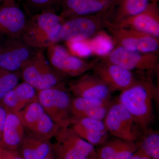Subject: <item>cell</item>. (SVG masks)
I'll use <instances>...</instances> for the list:
<instances>
[{
	"label": "cell",
	"mask_w": 159,
	"mask_h": 159,
	"mask_svg": "<svg viewBox=\"0 0 159 159\" xmlns=\"http://www.w3.org/2000/svg\"><path fill=\"white\" fill-rule=\"evenodd\" d=\"M157 93V88L152 81L138 79L119 95L118 101L132 115L143 134L148 131L153 122L152 102Z\"/></svg>",
	"instance_id": "1"
},
{
	"label": "cell",
	"mask_w": 159,
	"mask_h": 159,
	"mask_svg": "<svg viewBox=\"0 0 159 159\" xmlns=\"http://www.w3.org/2000/svg\"><path fill=\"white\" fill-rule=\"evenodd\" d=\"M64 21L53 10L33 15L27 20L21 38L34 48H47L60 40L61 31Z\"/></svg>",
	"instance_id": "2"
},
{
	"label": "cell",
	"mask_w": 159,
	"mask_h": 159,
	"mask_svg": "<svg viewBox=\"0 0 159 159\" xmlns=\"http://www.w3.org/2000/svg\"><path fill=\"white\" fill-rule=\"evenodd\" d=\"M24 82L37 91L65 85V77L55 70L45 56L43 49H39L20 71Z\"/></svg>",
	"instance_id": "3"
},
{
	"label": "cell",
	"mask_w": 159,
	"mask_h": 159,
	"mask_svg": "<svg viewBox=\"0 0 159 159\" xmlns=\"http://www.w3.org/2000/svg\"><path fill=\"white\" fill-rule=\"evenodd\" d=\"M113 8L97 14L65 20L61 27L60 40L66 42L88 39L93 37L106 28Z\"/></svg>",
	"instance_id": "4"
},
{
	"label": "cell",
	"mask_w": 159,
	"mask_h": 159,
	"mask_svg": "<svg viewBox=\"0 0 159 159\" xmlns=\"http://www.w3.org/2000/svg\"><path fill=\"white\" fill-rule=\"evenodd\" d=\"M37 98L45 112L61 128L70 125L73 99L65 85L37 91Z\"/></svg>",
	"instance_id": "5"
},
{
	"label": "cell",
	"mask_w": 159,
	"mask_h": 159,
	"mask_svg": "<svg viewBox=\"0 0 159 159\" xmlns=\"http://www.w3.org/2000/svg\"><path fill=\"white\" fill-rule=\"evenodd\" d=\"M54 137L52 151L56 159H97L94 146L69 126L60 129Z\"/></svg>",
	"instance_id": "6"
},
{
	"label": "cell",
	"mask_w": 159,
	"mask_h": 159,
	"mask_svg": "<svg viewBox=\"0 0 159 159\" xmlns=\"http://www.w3.org/2000/svg\"><path fill=\"white\" fill-rule=\"evenodd\" d=\"M116 45L126 50L142 53H158L159 38L130 28L118 27L110 20L106 28Z\"/></svg>",
	"instance_id": "7"
},
{
	"label": "cell",
	"mask_w": 159,
	"mask_h": 159,
	"mask_svg": "<svg viewBox=\"0 0 159 159\" xmlns=\"http://www.w3.org/2000/svg\"><path fill=\"white\" fill-rule=\"evenodd\" d=\"M103 122L109 133L118 139L136 142L141 138L142 131L134 117L118 100L112 102Z\"/></svg>",
	"instance_id": "8"
},
{
	"label": "cell",
	"mask_w": 159,
	"mask_h": 159,
	"mask_svg": "<svg viewBox=\"0 0 159 159\" xmlns=\"http://www.w3.org/2000/svg\"><path fill=\"white\" fill-rule=\"evenodd\" d=\"M47 58L55 70L64 77H76L92 70L97 60L88 61L74 56L57 43L47 48Z\"/></svg>",
	"instance_id": "9"
},
{
	"label": "cell",
	"mask_w": 159,
	"mask_h": 159,
	"mask_svg": "<svg viewBox=\"0 0 159 159\" xmlns=\"http://www.w3.org/2000/svg\"><path fill=\"white\" fill-rule=\"evenodd\" d=\"M101 58L131 71L159 70L157 53L134 52L116 45L108 54Z\"/></svg>",
	"instance_id": "10"
},
{
	"label": "cell",
	"mask_w": 159,
	"mask_h": 159,
	"mask_svg": "<svg viewBox=\"0 0 159 159\" xmlns=\"http://www.w3.org/2000/svg\"><path fill=\"white\" fill-rule=\"evenodd\" d=\"M39 50L28 45L21 37L8 38L0 46V68L20 73Z\"/></svg>",
	"instance_id": "11"
},
{
	"label": "cell",
	"mask_w": 159,
	"mask_h": 159,
	"mask_svg": "<svg viewBox=\"0 0 159 159\" xmlns=\"http://www.w3.org/2000/svg\"><path fill=\"white\" fill-rule=\"evenodd\" d=\"M92 70L94 75L104 83L111 92L123 90L138 80L132 71L102 58L100 61H97Z\"/></svg>",
	"instance_id": "12"
},
{
	"label": "cell",
	"mask_w": 159,
	"mask_h": 159,
	"mask_svg": "<svg viewBox=\"0 0 159 159\" xmlns=\"http://www.w3.org/2000/svg\"><path fill=\"white\" fill-rule=\"evenodd\" d=\"M0 7V35L20 38L27 20L16 0H5Z\"/></svg>",
	"instance_id": "13"
},
{
	"label": "cell",
	"mask_w": 159,
	"mask_h": 159,
	"mask_svg": "<svg viewBox=\"0 0 159 159\" xmlns=\"http://www.w3.org/2000/svg\"><path fill=\"white\" fill-rule=\"evenodd\" d=\"M111 22L118 27L135 29L159 38L158 2H150L146 9L139 14Z\"/></svg>",
	"instance_id": "14"
},
{
	"label": "cell",
	"mask_w": 159,
	"mask_h": 159,
	"mask_svg": "<svg viewBox=\"0 0 159 159\" xmlns=\"http://www.w3.org/2000/svg\"><path fill=\"white\" fill-rule=\"evenodd\" d=\"M69 91L75 97L97 99H110L109 88L96 75L85 74L68 83Z\"/></svg>",
	"instance_id": "15"
},
{
	"label": "cell",
	"mask_w": 159,
	"mask_h": 159,
	"mask_svg": "<svg viewBox=\"0 0 159 159\" xmlns=\"http://www.w3.org/2000/svg\"><path fill=\"white\" fill-rule=\"evenodd\" d=\"M117 0H64L60 16L65 20L90 15L112 9Z\"/></svg>",
	"instance_id": "16"
},
{
	"label": "cell",
	"mask_w": 159,
	"mask_h": 159,
	"mask_svg": "<svg viewBox=\"0 0 159 159\" xmlns=\"http://www.w3.org/2000/svg\"><path fill=\"white\" fill-rule=\"evenodd\" d=\"M71 124L78 135L94 146L107 140L109 132L103 121L83 117L72 119Z\"/></svg>",
	"instance_id": "17"
},
{
	"label": "cell",
	"mask_w": 159,
	"mask_h": 159,
	"mask_svg": "<svg viewBox=\"0 0 159 159\" xmlns=\"http://www.w3.org/2000/svg\"><path fill=\"white\" fill-rule=\"evenodd\" d=\"M37 91L25 82L18 84L0 100L6 110L17 113L26 105L37 99Z\"/></svg>",
	"instance_id": "18"
},
{
	"label": "cell",
	"mask_w": 159,
	"mask_h": 159,
	"mask_svg": "<svg viewBox=\"0 0 159 159\" xmlns=\"http://www.w3.org/2000/svg\"><path fill=\"white\" fill-rule=\"evenodd\" d=\"M25 129L17 113L7 111L0 147L4 150H18L25 136Z\"/></svg>",
	"instance_id": "19"
},
{
	"label": "cell",
	"mask_w": 159,
	"mask_h": 159,
	"mask_svg": "<svg viewBox=\"0 0 159 159\" xmlns=\"http://www.w3.org/2000/svg\"><path fill=\"white\" fill-rule=\"evenodd\" d=\"M139 148L136 142L118 138L107 140L96 148L97 159H129Z\"/></svg>",
	"instance_id": "20"
},
{
	"label": "cell",
	"mask_w": 159,
	"mask_h": 159,
	"mask_svg": "<svg viewBox=\"0 0 159 159\" xmlns=\"http://www.w3.org/2000/svg\"><path fill=\"white\" fill-rule=\"evenodd\" d=\"M17 150L24 159H44L52 151V144L50 140L40 139L29 131Z\"/></svg>",
	"instance_id": "21"
},
{
	"label": "cell",
	"mask_w": 159,
	"mask_h": 159,
	"mask_svg": "<svg viewBox=\"0 0 159 159\" xmlns=\"http://www.w3.org/2000/svg\"><path fill=\"white\" fill-rule=\"evenodd\" d=\"M151 0H117L111 14L113 15L111 21L120 20L139 14L146 9Z\"/></svg>",
	"instance_id": "22"
},
{
	"label": "cell",
	"mask_w": 159,
	"mask_h": 159,
	"mask_svg": "<svg viewBox=\"0 0 159 159\" xmlns=\"http://www.w3.org/2000/svg\"><path fill=\"white\" fill-rule=\"evenodd\" d=\"M45 112L37 98L26 105L17 114L25 128L30 131Z\"/></svg>",
	"instance_id": "23"
},
{
	"label": "cell",
	"mask_w": 159,
	"mask_h": 159,
	"mask_svg": "<svg viewBox=\"0 0 159 159\" xmlns=\"http://www.w3.org/2000/svg\"><path fill=\"white\" fill-rule=\"evenodd\" d=\"M93 55L104 57L113 49L115 45L110 35L101 31L93 37L87 39Z\"/></svg>",
	"instance_id": "24"
},
{
	"label": "cell",
	"mask_w": 159,
	"mask_h": 159,
	"mask_svg": "<svg viewBox=\"0 0 159 159\" xmlns=\"http://www.w3.org/2000/svg\"><path fill=\"white\" fill-rule=\"evenodd\" d=\"M60 128L59 125L45 112L29 131L40 139L50 140L55 137Z\"/></svg>",
	"instance_id": "25"
},
{
	"label": "cell",
	"mask_w": 159,
	"mask_h": 159,
	"mask_svg": "<svg viewBox=\"0 0 159 159\" xmlns=\"http://www.w3.org/2000/svg\"><path fill=\"white\" fill-rule=\"evenodd\" d=\"M111 102L110 99H97L75 97L72 99L71 102L72 120L77 118L83 112L95 107L107 105Z\"/></svg>",
	"instance_id": "26"
},
{
	"label": "cell",
	"mask_w": 159,
	"mask_h": 159,
	"mask_svg": "<svg viewBox=\"0 0 159 159\" xmlns=\"http://www.w3.org/2000/svg\"><path fill=\"white\" fill-rule=\"evenodd\" d=\"M140 141L136 142L139 148L151 159H159V134L149 131L144 134Z\"/></svg>",
	"instance_id": "27"
},
{
	"label": "cell",
	"mask_w": 159,
	"mask_h": 159,
	"mask_svg": "<svg viewBox=\"0 0 159 159\" xmlns=\"http://www.w3.org/2000/svg\"><path fill=\"white\" fill-rule=\"evenodd\" d=\"M64 0H24L25 9L30 16L47 10L60 8Z\"/></svg>",
	"instance_id": "28"
},
{
	"label": "cell",
	"mask_w": 159,
	"mask_h": 159,
	"mask_svg": "<svg viewBox=\"0 0 159 159\" xmlns=\"http://www.w3.org/2000/svg\"><path fill=\"white\" fill-rule=\"evenodd\" d=\"M20 77V72H10L0 68V100L18 84Z\"/></svg>",
	"instance_id": "29"
},
{
	"label": "cell",
	"mask_w": 159,
	"mask_h": 159,
	"mask_svg": "<svg viewBox=\"0 0 159 159\" xmlns=\"http://www.w3.org/2000/svg\"><path fill=\"white\" fill-rule=\"evenodd\" d=\"M65 42L66 48L74 56L83 59L93 55L87 39L75 40Z\"/></svg>",
	"instance_id": "30"
},
{
	"label": "cell",
	"mask_w": 159,
	"mask_h": 159,
	"mask_svg": "<svg viewBox=\"0 0 159 159\" xmlns=\"http://www.w3.org/2000/svg\"><path fill=\"white\" fill-rule=\"evenodd\" d=\"M111 103L110 104H107V105L95 107V108L83 112L78 116L77 118L74 119L86 117V118L102 121L105 118L108 112L109 108Z\"/></svg>",
	"instance_id": "31"
},
{
	"label": "cell",
	"mask_w": 159,
	"mask_h": 159,
	"mask_svg": "<svg viewBox=\"0 0 159 159\" xmlns=\"http://www.w3.org/2000/svg\"><path fill=\"white\" fill-rule=\"evenodd\" d=\"M7 110L2 106L0 104V143L2 140V135L5 120H6Z\"/></svg>",
	"instance_id": "32"
},
{
	"label": "cell",
	"mask_w": 159,
	"mask_h": 159,
	"mask_svg": "<svg viewBox=\"0 0 159 159\" xmlns=\"http://www.w3.org/2000/svg\"><path fill=\"white\" fill-rule=\"evenodd\" d=\"M3 150L8 159H24L17 150Z\"/></svg>",
	"instance_id": "33"
},
{
	"label": "cell",
	"mask_w": 159,
	"mask_h": 159,
	"mask_svg": "<svg viewBox=\"0 0 159 159\" xmlns=\"http://www.w3.org/2000/svg\"><path fill=\"white\" fill-rule=\"evenodd\" d=\"M129 159H151L149 157H148L147 155L141 149L139 148V149L137 150V151Z\"/></svg>",
	"instance_id": "34"
},
{
	"label": "cell",
	"mask_w": 159,
	"mask_h": 159,
	"mask_svg": "<svg viewBox=\"0 0 159 159\" xmlns=\"http://www.w3.org/2000/svg\"><path fill=\"white\" fill-rule=\"evenodd\" d=\"M0 159H8L2 148L0 147Z\"/></svg>",
	"instance_id": "35"
},
{
	"label": "cell",
	"mask_w": 159,
	"mask_h": 159,
	"mask_svg": "<svg viewBox=\"0 0 159 159\" xmlns=\"http://www.w3.org/2000/svg\"><path fill=\"white\" fill-rule=\"evenodd\" d=\"M44 159H56L54 156V154L53 153V151L51 152Z\"/></svg>",
	"instance_id": "36"
},
{
	"label": "cell",
	"mask_w": 159,
	"mask_h": 159,
	"mask_svg": "<svg viewBox=\"0 0 159 159\" xmlns=\"http://www.w3.org/2000/svg\"><path fill=\"white\" fill-rule=\"evenodd\" d=\"M159 0H151V2H158Z\"/></svg>",
	"instance_id": "37"
},
{
	"label": "cell",
	"mask_w": 159,
	"mask_h": 159,
	"mask_svg": "<svg viewBox=\"0 0 159 159\" xmlns=\"http://www.w3.org/2000/svg\"><path fill=\"white\" fill-rule=\"evenodd\" d=\"M5 0H0V3H2Z\"/></svg>",
	"instance_id": "38"
}]
</instances>
